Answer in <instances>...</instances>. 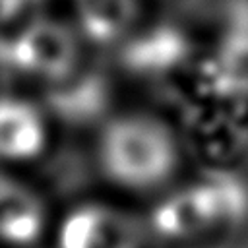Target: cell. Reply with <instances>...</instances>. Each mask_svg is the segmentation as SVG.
<instances>
[{"instance_id":"obj_5","label":"cell","mask_w":248,"mask_h":248,"mask_svg":"<svg viewBox=\"0 0 248 248\" xmlns=\"http://www.w3.org/2000/svg\"><path fill=\"white\" fill-rule=\"evenodd\" d=\"M48 200L19 172L0 170V248H39L52 229Z\"/></svg>"},{"instance_id":"obj_4","label":"cell","mask_w":248,"mask_h":248,"mask_svg":"<svg viewBox=\"0 0 248 248\" xmlns=\"http://www.w3.org/2000/svg\"><path fill=\"white\" fill-rule=\"evenodd\" d=\"M81 41L76 27L35 17L17 31V45H12L17 56H10V62L17 74L50 89L78 72Z\"/></svg>"},{"instance_id":"obj_3","label":"cell","mask_w":248,"mask_h":248,"mask_svg":"<svg viewBox=\"0 0 248 248\" xmlns=\"http://www.w3.org/2000/svg\"><path fill=\"white\" fill-rule=\"evenodd\" d=\"M54 116L23 87L0 89V170L23 172L48 153Z\"/></svg>"},{"instance_id":"obj_1","label":"cell","mask_w":248,"mask_h":248,"mask_svg":"<svg viewBox=\"0 0 248 248\" xmlns=\"http://www.w3.org/2000/svg\"><path fill=\"white\" fill-rule=\"evenodd\" d=\"M95 161L107 182L143 194L163 188L176 174L180 145L172 128L159 116L122 112L101 126Z\"/></svg>"},{"instance_id":"obj_2","label":"cell","mask_w":248,"mask_h":248,"mask_svg":"<svg viewBox=\"0 0 248 248\" xmlns=\"http://www.w3.org/2000/svg\"><path fill=\"white\" fill-rule=\"evenodd\" d=\"M246 221L248 182L225 170L194 178L163 198L151 211L153 232L172 242L234 231Z\"/></svg>"},{"instance_id":"obj_7","label":"cell","mask_w":248,"mask_h":248,"mask_svg":"<svg viewBox=\"0 0 248 248\" xmlns=\"http://www.w3.org/2000/svg\"><path fill=\"white\" fill-rule=\"evenodd\" d=\"M76 29L87 43L110 46L124 43L138 21V0H72Z\"/></svg>"},{"instance_id":"obj_6","label":"cell","mask_w":248,"mask_h":248,"mask_svg":"<svg viewBox=\"0 0 248 248\" xmlns=\"http://www.w3.org/2000/svg\"><path fill=\"white\" fill-rule=\"evenodd\" d=\"M120 219L101 202H79L54 215L50 248H118Z\"/></svg>"}]
</instances>
